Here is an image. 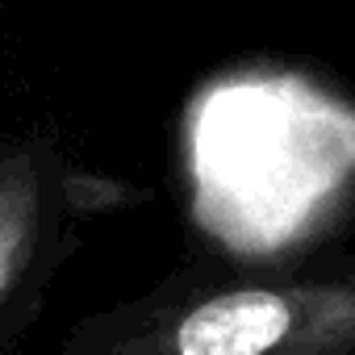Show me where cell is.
I'll return each instance as SVG.
<instances>
[{
	"mask_svg": "<svg viewBox=\"0 0 355 355\" xmlns=\"http://www.w3.org/2000/svg\"><path fill=\"white\" fill-rule=\"evenodd\" d=\"M297 326L293 297L230 288L193 305L163 338V355H272Z\"/></svg>",
	"mask_w": 355,
	"mask_h": 355,
	"instance_id": "6da1fadb",
	"label": "cell"
},
{
	"mask_svg": "<svg viewBox=\"0 0 355 355\" xmlns=\"http://www.w3.org/2000/svg\"><path fill=\"white\" fill-rule=\"evenodd\" d=\"M21 247H26V226L13 214L0 209V301H5L9 284H13V272H17V259H21Z\"/></svg>",
	"mask_w": 355,
	"mask_h": 355,
	"instance_id": "7a4b0ae2",
	"label": "cell"
}]
</instances>
